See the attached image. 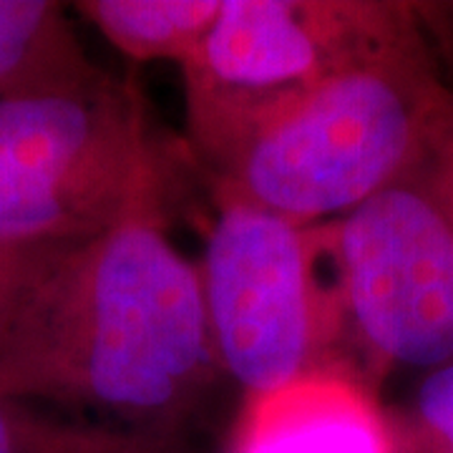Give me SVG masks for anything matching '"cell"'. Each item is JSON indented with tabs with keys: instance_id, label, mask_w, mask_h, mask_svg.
<instances>
[{
	"instance_id": "13",
	"label": "cell",
	"mask_w": 453,
	"mask_h": 453,
	"mask_svg": "<svg viewBox=\"0 0 453 453\" xmlns=\"http://www.w3.org/2000/svg\"><path fill=\"white\" fill-rule=\"evenodd\" d=\"M413 11L436 58L438 71L453 91V0H423L413 3Z\"/></svg>"
},
{
	"instance_id": "4",
	"label": "cell",
	"mask_w": 453,
	"mask_h": 453,
	"mask_svg": "<svg viewBox=\"0 0 453 453\" xmlns=\"http://www.w3.org/2000/svg\"><path fill=\"white\" fill-rule=\"evenodd\" d=\"M217 363L250 395L335 365L345 335L333 232L219 195L199 267Z\"/></svg>"
},
{
	"instance_id": "2",
	"label": "cell",
	"mask_w": 453,
	"mask_h": 453,
	"mask_svg": "<svg viewBox=\"0 0 453 453\" xmlns=\"http://www.w3.org/2000/svg\"><path fill=\"white\" fill-rule=\"evenodd\" d=\"M451 131L453 91L413 11L262 131L217 177V192L297 225L335 222L446 144Z\"/></svg>"
},
{
	"instance_id": "3",
	"label": "cell",
	"mask_w": 453,
	"mask_h": 453,
	"mask_svg": "<svg viewBox=\"0 0 453 453\" xmlns=\"http://www.w3.org/2000/svg\"><path fill=\"white\" fill-rule=\"evenodd\" d=\"M162 157L139 94L91 81L0 98V240L81 244L162 211Z\"/></svg>"
},
{
	"instance_id": "10",
	"label": "cell",
	"mask_w": 453,
	"mask_h": 453,
	"mask_svg": "<svg viewBox=\"0 0 453 453\" xmlns=\"http://www.w3.org/2000/svg\"><path fill=\"white\" fill-rule=\"evenodd\" d=\"M0 453H179L174 434L58 416L0 395Z\"/></svg>"
},
{
	"instance_id": "1",
	"label": "cell",
	"mask_w": 453,
	"mask_h": 453,
	"mask_svg": "<svg viewBox=\"0 0 453 453\" xmlns=\"http://www.w3.org/2000/svg\"><path fill=\"white\" fill-rule=\"evenodd\" d=\"M214 372L199 270L159 211L76 244L0 325V395L124 428L174 434Z\"/></svg>"
},
{
	"instance_id": "6",
	"label": "cell",
	"mask_w": 453,
	"mask_h": 453,
	"mask_svg": "<svg viewBox=\"0 0 453 453\" xmlns=\"http://www.w3.org/2000/svg\"><path fill=\"white\" fill-rule=\"evenodd\" d=\"M345 333L375 388L453 360L451 136L421 164L335 222Z\"/></svg>"
},
{
	"instance_id": "12",
	"label": "cell",
	"mask_w": 453,
	"mask_h": 453,
	"mask_svg": "<svg viewBox=\"0 0 453 453\" xmlns=\"http://www.w3.org/2000/svg\"><path fill=\"white\" fill-rule=\"evenodd\" d=\"M76 244H16L0 240V325Z\"/></svg>"
},
{
	"instance_id": "9",
	"label": "cell",
	"mask_w": 453,
	"mask_h": 453,
	"mask_svg": "<svg viewBox=\"0 0 453 453\" xmlns=\"http://www.w3.org/2000/svg\"><path fill=\"white\" fill-rule=\"evenodd\" d=\"M225 0H83L76 11L131 61L184 65L210 35Z\"/></svg>"
},
{
	"instance_id": "5",
	"label": "cell",
	"mask_w": 453,
	"mask_h": 453,
	"mask_svg": "<svg viewBox=\"0 0 453 453\" xmlns=\"http://www.w3.org/2000/svg\"><path fill=\"white\" fill-rule=\"evenodd\" d=\"M411 16L405 0H225L181 65L199 159L225 174L262 131Z\"/></svg>"
},
{
	"instance_id": "7",
	"label": "cell",
	"mask_w": 453,
	"mask_h": 453,
	"mask_svg": "<svg viewBox=\"0 0 453 453\" xmlns=\"http://www.w3.org/2000/svg\"><path fill=\"white\" fill-rule=\"evenodd\" d=\"M226 453H401V441L371 383L335 363L244 398Z\"/></svg>"
},
{
	"instance_id": "11",
	"label": "cell",
	"mask_w": 453,
	"mask_h": 453,
	"mask_svg": "<svg viewBox=\"0 0 453 453\" xmlns=\"http://www.w3.org/2000/svg\"><path fill=\"white\" fill-rule=\"evenodd\" d=\"M393 421L401 453H453V360L416 378Z\"/></svg>"
},
{
	"instance_id": "14",
	"label": "cell",
	"mask_w": 453,
	"mask_h": 453,
	"mask_svg": "<svg viewBox=\"0 0 453 453\" xmlns=\"http://www.w3.org/2000/svg\"><path fill=\"white\" fill-rule=\"evenodd\" d=\"M451 151H453V131H451Z\"/></svg>"
},
{
	"instance_id": "8",
	"label": "cell",
	"mask_w": 453,
	"mask_h": 453,
	"mask_svg": "<svg viewBox=\"0 0 453 453\" xmlns=\"http://www.w3.org/2000/svg\"><path fill=\"white\" fill-rule=\"evenodd\" d=\"M98 73L64 5L0 0V98L79 86Z\"/></svg>"
}]
</instances>
